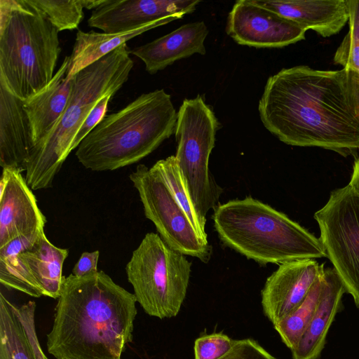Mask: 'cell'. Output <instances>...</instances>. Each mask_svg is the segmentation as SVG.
<instances>
[{
    "label": "cell",
    "mask_w": 359,
    "mask_h": 359,
    "mask_svg": "<svg viewBox=\"0 0 359 359\" xmlns=\"http://www.w3.org/2000/svg\"><path fill=\"white\" fill-rule=\"evenodd\" d=\"M258 109L264 126L286 144L359 154V72L353 69H283L268 79Z\"/></svg>",
    "instance_id": "obj_1"
},
{
    "label": "cell",
    "mask_w": 359,
    "mask_h": 359,
    "mask_svg": "<svg viewBox=\"0 0 359 359\" xmlns=\"http://www.w3.org/2000/svg\"><path fill=\"white\" fill-rule=\"evenodd\" d=\"M136 303L103 271L65 277L48 352L55 359H121L132 341Z\"/></svg>",
    "instance_id": "obj_2"
},
{
    "label": "cell",
    "mask_w": 359,
    "mask_h": 359,
    "mask_svg": "<svg viewBox=\"0 0 359 359\" xmlns=\"http://www.w3.org/2000/svg\"><path fill=\"white\" fill-rule=\"evenodd\" d=\"M177 112L163 89L144 93L107 115L76 151L92 171H111L145 158L175 133Z\"/></svg>",
    "instance_id": "obj_3"
},
{
    "label": "cell",
    "mask_w": 359,
    "mask_h": 359,
    "mask_svg": "<svg viewBox=\"0 0 359 359\" xmlns=\"http://www.w3.org/2000/svg\"><path fill=\"white\" fill-rule=\"evenodd\" d=\"M212 219L223 245L259 264L327 257L320 238L251 196L219 204Z\"/></svg>",
    "instance_id": "obj_4"
},
{
    "label": "cell",
    "mask_w": 359,
    "mask_h": 359,
    "mask_svg": "<svg viewBox=\"0 0 359 359\" xmlns=\"http://www.w3.org/2000/svg\"><path fill=\"white\" fill-rule=\"evenodd\" d=\"M57 29L29 0H0V85L25 101L52 80Z\"/></svg>",
    "instance_id": "obj_5"
},
{
    "label": "cell",
    "mask_w": 359,
    "mask_h": 359,
    "mask_svg": "<svg viewBox=\"0 0 359 359\" xmlns=\"http://www.w3.org/2000/svg\"><path fill=\"white\" fill-rule=\"evenodd\" d=\"M133 66L125 43L72 77V93L63 115L43 145L33 151L27 161L25 178L32 190L53 187L71 153L72 140L89 112L100 99L118 91Z\"/></svg>",
    "instance_id": "obj_6"
},
{
    "label": "cell",
    "mask_w": 359,
    "mask_h": 359,
    "mask_svg": "<svg viewBox=\"0 0 359 359\" xmlns=\"http://www.w3.org/2000/svg\"><path fill=\"white\" fill-rule=\"evenodd\" d=\"M191 262L156 233H147L126 266L128 282L144 312L160 319L176 316L185 299Z\"/></svg>",
    "instance_id": "obj_7"
},
{
    "label": "cell",
    "mask_w": 359,
    "mask_h": 359,
    "mask_svg": "<svg viewBox=\"0 0 359 359\" xmlns=\"http://www.w3.org/2000/svg\"><path fill=\"white\" fill-rule=\"evenodd\" d=\"M218 128L217 118L200 95L183 100L175 128V156L194 208L205 226L208 212L219 205L223 192L208 166Z\"/></svg>",
    "instance_id": "obj_8"
},
{
    "label": "cell",
    "mask_w": 359,
    "mask_h": 359,
    "mask_svg": "<svg viewBox=\"0 0 359 359\" xmlns=\"http://www.w3.org/2000/svg\"><path fill=\"white\" fill-rule=\"evenodd\" d=\"M129 178L161 238L172 249L208 263L212 245L198 235L156 167L140 164Z\"/></svg>",
    "instance_id": "obj_9"
},
{
    "label": "cell",
    "mask_w": 359,
    "mask_h": 359,
    "mask_svg": "<svg viewBox=\"0 0 359 359\" xmlns=\"http://www.w3.org/2000/svg\"><path fill=\"white\" fill-rule=\"evenodd\" d=\"M314 219L327 257L359 309V197L348 185L336 189Z\"/></svg>",
    "instance_id": "obj_10"
},
{
    "label": "cell",
    "mask_w": 359,
    "mask_h": 359,
    "mask_svg": "<svg viewBox=\"0 0 359 359\" xmlns=\"http://www.w3.org/2000/svg\"><path fill=\"white\" fill-rule=\"evenodd\" d=\"M226 32L240 45L282 48L304 39L306 30L253 0H239L228 15Z\"/></svg>",
    "instance_id": "obj_11"
},
{
    "label": "cell",
    "mask_w": 359,
    "mask_h": 359,
    "mask_svg": "<svg viewBox=\"0 0 359 359\" xmlns=\"http://www.w3.org/2000/svg\"><path fill=\"white\" fill-rule=\"evenodd\" d=\"M199 3L198 0H104L93 10L88 25L104 33L124 32L163 18L181 19L193 13Z\"/></svg>",
    "instance_id": "obj_12"
},
{
    "label": "cell",
    "mask_w": 359,
    "mask_h": 359,
    "mask_svg": "<svg viewBox=\"0 0 359 359\" xmlns=\"http://www.w3.org/2000/svg\"><path fill=\"white\" fill-rule=\"evenodd\" d=\"M324 264L303 259L280 264L266 279L262 290V306L274 325L295 310L323 276Z\"/></svg>",
    "instance_id": "obj_13"
},
{
    "label": "cell",
    "mask_w": 359,
    "mask_h": 359,
    "mask_svg": "<svg viewBox=\"0 0 359 359\" xmlns=\"http://www.w3.org/2000/svg\"><path fill=\"white\" fill-rule=\"evenodd\" d=\"M22 171L2 168L0 180V248L11 241L43 231L46 218Z\"/></svg>",
    "instance_id": "obj_14"
},
{
    "label": "cell",
    "mask_w": 359,
    "mask_h": 359,
    "mask_svg": "<svg viewBox=\"0 0 359 359\" xmlns=\"http://www.w3.org/2000/svg\"><path fill=\"white\" fill-rule=\"evenodd\" d=\"M69 63V56H65L48 85L23 101L32 132V153L43 145L67 108L73 83V79L67 77Z\"/></svg>",
    "instance_id": "obj_15"
},
{
    "label": "cell",
    "mask_w": 359,
    "mask_h": 359,
    "mask_svg": "<svg viewBox=\"0 0 359 359\" xmlns=\"http://www.w3.org/2000/svg\"><path fill=\"white\" fill-rule=\"evenodd\" d=\"M36 303L16 305L0 293V359H46L37 337Z\"/></svg>",
    "instance_id": "obj_16"
},
{
    "label": "cell",
    "mask_w": 359,
    "mask_h": 359,
    "mask_svg": "<svg viewBox=\"0 0 359 359\" xmlns=\"http://www.w3.org/2000/svg\"><path fill=\"white\" fill-rule=\"evenodd\" d=\"M208 34L203 21L187 23L149 43L128 48V52L144 62L149 74H154L178 60L196 53L205 55Z\"/></svg>",
    "instance_id": "obj_17"
},
{
    "label": "cell",
    "mask_w": 359,
    "mask_h": 359,
    "mask_svg": "<svg viewBox=\"0 0 359 359\" xmlns=\"http://www.w3.org/2000/svg\"><path fill=\"white\" fill-rule=\"evenodd\" d=\"M257 4L323 37L336 34L349 19L347 0H253Z\"/></svg>",
    "instance_id": "obj_18"
},
{
    "label": "cell",
    "mask_w": 359,
    "mask_h": 359,
    "mask_svg": "<svg viewBox=\"0 0 359 359\" xmlns=\"http://www.w3.org/2000/svg\"><path fill=\"white\" fill-rule=\"evenodd\" d=\"M32 149L23 101L0 85V165L25 171Z\"/></svg>",
    "instance_id": "obj_19"
},
{
    "label": "cell",
    "mask_w": 359,
    "mask_h": 359,
    "mask_svg": "<svg viewBox=\"0 0 359 359\" xmlns=\"http://www.w3.org/2000/svg\"><path fill=\"white\" fill-rule=\"evenodd\" d=\"M346 292L334 268L324 271V284L316 313L308 327L291 350L292 359H318L323 350L329 329L341 308Z\"/></svg>",
    "instance_id": "obj_20"
},
{
    "label": "cell",
    "mask_w": 359,
    "mask_h": 359,
    "mask_svg": "<svg viewBox=\"0 0 359 359\" xmlns=\"http://www.w3.org/2000/svg\"><path fill=\"white\" fill-rule=\"evenodd\" d=\"M173 20L175 19L172 18H163L130 31L115 34L79 30L76 32L72 52L69 55L67 77L72 79L79 72L125 44L133 37Z\"/></svg>",
    "instance_id": "obj_21"
},
{
    "label": "cell",
    "mask_w": 359,
    "mask_h": 359,
    "mask_svg": "<svg viewBox=\"0 0 359 359\" xmlns=\"http://www.w3.org/2000/svg\"><path fill=\"white\" fill-rule=\"evenodd\" d=\"M45 233L43 231L19 236L0 248V283L8 289L31 297L44 296L20 252L34 245Z\"/></svg>",
    "instance_id": "obj_22"
},
{
    "label": "cell",
    "mask_w": 359,
    "mask_h": 359,
    "mask_svg": "<svg viewBox=\"0 0 359 359\" xmlns=\"http://www.w3.org/2000/svg\"><path fill=\"white\" fill-rule=\"evenodd\" d=\"M21 256L28 265L44 296L58 299L65 276L63 264L69 250L55 246L45 233L32 247L22 251Z\"/></svg>",
    "instance_id": "obj_23"
},
{
    "label": "cell",
    "mask_w": 359,
    "mask_h": 359,
    "mask_svg": "<svg viewBox=\"0 0 359 359\" xmlns=\"http://www.w3.org/2000/svg\"><path fill=\"white\" fill-rule=\"evenodd\" d=\"M324 284V273L304 301L291 313L275 324L282 341L292 350L308 327L317 309Z\"/></svg>",
    "instance_id": "obj_24"
},
{
    "label": "cell",
    "mask_w": 359,
    "mask_h": 359,
    "mask_svg": "<svg viewBox=\"0 0 359 359\" xmlns=\"http://www.w3.org/2000/svg\"><path fill=\"white\" fill-rule=\"evenodd\" d=\"M168 184L173 196L184 210L196 231L205 241H208L205 226L201 222L191 197L186 188L180 168L175 156L158 161L154 164Z\"/></svg>",
    "instance_id": "obj_25"
},
{
    "label": "cell",
    "mask_w": 359,
    "mask_h": 359,
    "mask_svg": "<svg viewBox=\"0 0 359 359\" xmlns=\"http://www.w3.org/2000/svg\"><path fill=\"white\" fill-rule=\"evenodd\" d=\"M59 32L76 29L83 20V0H29Z\"/></svg>",
    "instance_id": "obj_26"
},
{
    "label": "cell",
    "mask_w": 359,
    "mask_h": 359,
    "mask_svg": "<svg viewBox=\"0 0 359 359\" xmlns=\"http://www.w3.org/2000/svg\"><path fill=\"white\" fill-rule=\"evenodd\" d=\"M349 31L334 55V62L359 72V0H347Z\"/></svg>",
    "instance_id": "obj_27"
},
{
    "label": "cell",
    "mask_w": 359,
    "mask_h": 359,
    "mask_svg": "<svg viewBox=\"0 0 359 359\" xmlns=\"http://www.w3.org/2000/svg\"><path fill=\"white\" fill-rule=\"evenodd\" d=\"M236 341L222 332L201 336L194 342L195 359H219L229 351Z\"/></svg>",
    "instance_id": "obj_28"
},
{
    "label": "cell",
    "mask_w": 359,
    "mask_h": 359,
    "mask_svg": "<svg viewBox=\"0 0 359 359\" xmlns=\"http://www.w3.org/2000/svg\"><path fill=\"white\" fill-rule=\"evenodd\" d=\"M113 95L100 99L89 112L77 130L70 147L71 152L77 148L83 140L99 124L106 116L108 103Z\"/></svg>",
    "instance_id": "obj_29"
},
{
    "label": "cell",
    "mask_w": 359,
    "mask_h": 359,
    "mask_svg": "<svg viewBox=\"0 0 359 359\" xmlns=\"http://www.w3.org/2000/svg\"><path fill=\"white\" fill-rule=\"evenodd\" d=\"M219 359H277L252 339L237 340L236 344Z\"/></svg>",
    "instance_id": "obj_30"
},
{
    "label": "cell",
    "mask_w": 359,
    "mask_h": 359,
    "mask_svg": "<svg viewBox=\"0 0 359 359\" xmlns=\"http://www.w3.org/2000/svg\"><path fill=\"white\" fill-rule=\"evenodd\" d=\"M100 252L95 250L91 252H84L75 264L72 273L74 276L81 277L85 275L97 271V262Z\"/></svg>",
    "instance_id": "obj_31"
},
{
    "label": "cell",
    "mask_w": 359,
    "mask_h": 359,
    "mask_svg": "<svg viewBox=\"0 0 359 359\" xmlns=\"http://www.w3.org/2000/svg\"><path fill=\"white\" fill-rule=\"evenodd\" d=\"M352 191L359 197V156L355 159L353 168L351 180L348 184Z\"/></svg>",
    "instance_id": "obj_32"
},
{
    "label": "cell",
    "mask_w": 359,
    "mask_h": 359,
    "mask_svg": "<svg viewBox=\"0 0 359 359\" xmlns=\"http://www.w3.org/2000/svg\"><path fill=\"white\" fill-rule=\"evenodd\" d=\"M46 359H48V358H47V356L46 357Z\"/></svg>",
    "instance_id": "obj_33"
}]
</instances>
